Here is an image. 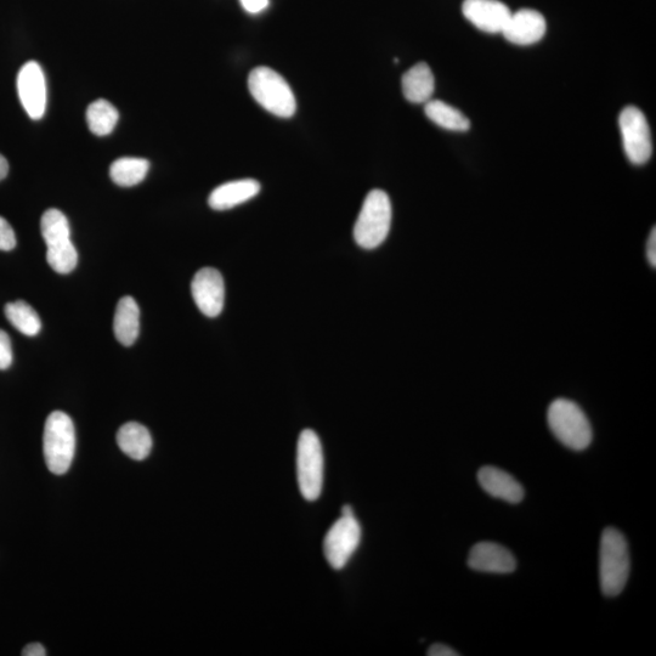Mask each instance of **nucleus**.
Returning <instances> with one entry per match:
<instances>
[{"mask_svg":"<svg viewBox=\"0 0 656 656\" xmlns=\"http://www.w3.org/2000/svg\"><path fill=\"white\" fill-rule=\"evenodd\" d=\"M631 569L629 545L618 529L607 528L599 550V581L604 596H619L629 580Z\"/></svg>","mask_w":656,"mask_h":656,"instance_id":"obj_1","label":"nucleus"},{"mask_svg":"<svg viewBox=\"0 0 656 656\" xmlns=\"http://www.w3.org/2000/svg\"><path fill=\"white\" fill-rule=\"evenodd\" d=\"M548 426L554 437L574 451H582L592 443L590 421L581 407L568 399H557L548 407Z\"/></svg>","mask_w":656,"mask_h":656,"instance_id":"obj_2","label":"nucleus"},{"mask_svg":"<svg viewBox=\"0 0 656 656\" xmlns=\"http://www.w3.org/2000/svg\"><path fill=\"white\" fill-rule=\"evenodd\" d=\"M45 463L50 472L64 475L69 472L76 452V431L71 417L54 411L45 422L43 435Z\"/></svg>","mask_w":656,"mask_h":656,"instance_id":"obj_3","label":"nucleus"},{"mask_svg":"<svg viewBox=\"0 0 656 656\" xmlns=\"http://www.w3.org/2000/svg\"><path fill=\"white\" fill-rule=\"evenodd\" d=\"M392 214V202L386 192L372 190L354 226L355 242L365 250L380 247L388 237Z\"/></svg>","mask_w":656,"mask_h":656,"instance_id":"obj_4","label":"nucleus"},{"mask_svg":"<svg viewBox=\"0 0 656 656\" xmlns=\"http://www.w3.org/2000/svg\"><path fill=\"white\" fill-rule=\"evenodd\" d=\"M248 88L257 101L273 115L290 118L296 113L297 101L286 79L269 67H257L248 77Z\"/></svg>","mask_w":656,"mask_h":656,"instance_id":"obj_5","label":"nucleus"},{"mask_svg":"<svg viewBox=\"0 0 656 656\" xmlns=\"http://www.w3.org/2000/svg\"><path fill=\"white\" fill-rule=\"evenodd\" d=\"M42 236L47 243L50 268L59 274H70L76 269L78 253L71 241L69 219L59 209H48L41 222Z\"/></svg>","mask_w":656,"mask_h":656,"instance_id":"obj_6","label":"nucleus"},{"mask_svg":"<svg viewBox=\"0 0 656 656\" xmlns=\"http://www.w3.org/2000/svg\"><path fill=\"white\" fill-rule=\"evenodd\" d=\"M325 458L319 435L304 429L297 445V478L299 490L307 501L319 499L324 486Z\"/></svg>","mask_w":656,"mask_h":656,"instance_id":"obj_7","label":"nucleus"},{"mask_svg":"<svg viewBox=\"0 0 656 656\" xmlns=\"http://www.w3.org/2000/svg\"><path fill=\"white\" fill-rule=\"evenodd\" d=\"M625 154L636 166L647 163L653 154L652 134L644 113L636 106H627L619 117Z\"/></svg>","mask_w":656,"mask_h":656,"instance_id":"obj_8","label":"nucleus"},{"mask_svg":"<svg viewBox=\"0 0 656 656\" xmlns=\"http://www.w3.org/2000/svg\"><path fill=\"white\" fill-rule=\"evenodd\" d=\"M361 531L355 516H342L331 529L327 531L324 540L326 561L335 570L346 568L350 558L358 550L361 541Z\"/></svg>","mask_w":656,"mask_h":656,"instance_id":"obj_9","label":"nucleus"},{"mask_svg":"<svg viewBox=\"0 0 656 656\" xmlns=\"http://www.w3.org/2000/svg\"><path fill=\"white\" fill-rule=\"evenodd\" d=\"M18 92L22 106L32 120H41L47 110V82L41 65L28 61L18 76Z\"/></svg>","mask_w":656,"mask_h":656,"instance_id":"obj_10","label":"nucleus"},{"mask_svg":"<svg viewBox=\"0 0 656 656\" xmlns=\"http://www.w3.org/2000/svg\"><path fill=\"white\" fill-rule=\"evenodd\" d=\"M191 293L197 308L208 318H217L225 302V284L217 269L203 268L197 271L191 282Z\"/></svg>","mask_w":656,"mask_h":656,"instance_id":"obj_11","label":"nucleus"},{"mask_svg":"<svg viewBox=\"0 0 656 656\" xmlns=\"http://www.w3.org/2000/svg\"><path fill=\"white\" fill-rule=\"evenodd\" d=\"M462 13L480 31L495 35L503 31L512 11L499 0H465Z\"/></svg>","mask_w":656,"mask_h":656,"instance_id":"obj_12","label":"nucleus"},{"mask_svg":"<svg viewBox=\"0 0 656 656\" xmlns=\"http://www.w3.org/2000/svg\"><path fill=\"white\" fill-rule=\"evenodd\" d=\"M468 567L480 573L510 574L517 569V561L506 547L484 541L472 547Z\"/></svg>","mask_w":656,"mask_h":656,"instance_id":"obj_13","label":"nucleus"},{"mask_svg":"<svg viewBox=\"0 0 656 656\" xmlns=\"http://www.w3.org/2000/svg\"><path fill=\"white\" fill-rule=\"evenodd\" d=\"M546 30L544 15L533 9H522L511 14L501 33L513 44L531 45L540 42Z\"/></svg>","mask_w":656,"mask_h":656,"instance_id":"obj_14","label":"nucleus"},{"mask_svg":"<svg viewBox=\"0 0 656 656\" xmlns=\"http://www.w3.org/2000/svg\"><path fill=\"white\" fill-rule=\"evenodd\" d=\"M478 482L485 492L495 499H500L512 505L522 502L524 488L516 478L502 469L492 466L480 468Z\"/></svg>","mask_w":656,"mask_h":656,"instance_id":"obj_15","label":"nucleus"},{"mask_svg":"<svg viewBox=\"0 0 656 656\" xmlns=\"http://www.w3.org/2000/svg\"><path fill=\"white\" fill-rule=\"evenodd\" d=\"M260 192V184L254 179L235 180L214 189L208 205L214 211H226L254 199Z\"/></svg>","mask_w":656,"mask_h":656,"instance_id":"obj_16","label":"nucleus"},{"mask_svg":"<svg viewBox=\"0 0 656 656\" xmlns=\"http://www.w3.org/2000/svg\"><path fill=\"white\" fill-rule=\"evenodd\" d=\"M403 93L410 103L424 104L432 99L435 79L431 67L426 62L411 67L401 79Z\"/></svg>","mask_w":656,"mask_h":656,"instance_id":"obj_17","label":"nucleus"},{"mask_svg":"<svg viewBox=\"0 0 656 656\" xmlns=\"http://www.w3.org/2000/svg\"><path fill=\"white\" fill-rule=\"evenodd\" d=\"M113 331L117 341L123 346H133L139 337L140 331V309L135 299L123 297L118 302L115 320H113Z\"/></svg>","mask_w":656,"mask_h":656,"instance_id":"obj_18","label":"nucleus"},{"mask_svg":"<svg viewBox=\"0 0 656 656\" xmlns=\"http://www.w3.org/2000/svg\"><path fill=\"white\" fill-rule=\"evenodd\" d=\"M117 444L128 457L143 461L152 450V438L147 428L137 422L124 424L117 433Z\"/></svg>","mask_w":656,"mask_h":656,"instance_id":"obj_19","label":"nucleus"},{"mask_svg":"<svg viewBox=\"0 0 656 656\" xmlns=\"http://www.w3.org/2000/svg\"><path fill=\"white\" fill-rule=\"evenodd\" d=\"M426 115L437 126L452 130V132H466L471 128V121L454 106L441 100H429L424 107Z\"/></svg>","mask_w":656,"mask_h":656,"instance_id":"obj_20","label":"nucleus"},{"mask_svg":"<svg viewBox=\"0 0 656 656\" xmlns=\"http://www.w3.org/2000/svg\"><path fill=\"white\" fill-rule=\"evenodd\" d=\"M150 163L144 158L122 157L112 163L110 175L113 183L123 188H130L143 182Z\"/></svg>","mask_w":656,"mask_h":656,"instance_id":"obj_21","label":"nucleus"},{"mask_svg":"<svg viewBox=\"0 0 656 656\" xmlns=\"http://www.w3.org/2000/svg\"><path fill=\"white\" fill-rule=\"evenodd\" d=\"M118 111L115 106L107 100H96L90 104L87 110V123L92 132L98 137H105L112 133L118 122Z\"/></svg>","mask_w":656,"mask_h":656,"instance_id":"obj_22","label":"nucleus"},{"mask_svg":"<svg viewBox=\"0 0 656 656\" xmlns=\"http://www.w3.org/2000/svg\"><path fill=\"white\" fill-rule=\"evenodd\" d=\"M4 311L10 324L25 336L35 337L41 332V318L30 304L24 301L9 303Z\"/></svg>","mask_w":656,"mask_h":656,"instance_id":"obj_23","label":"nucleus"},{"mask_svg":"<svg viewBox=\"0 0 656 656\" xmlns=\"http://www.w3.org/2000/svg\"><path fill=\"white\" fill-rule=\"evenodd\" d=\"M13 364V347L7 332L0 330V370H7Z\"/></svg>","mask_w":656,"mask_h":656,"instance_id":"obj_24","label":"nucleus"},{"mask_svg":"<svg viewBox=\"0 0 656 656\" xmlns=\"http://www.w3.org/2000/svg\"><path fill=\"white\" fill-rule=\"evenodd\" d=\"M16 247L14 229L4 218L0 217V251H11Z\"/></svg>","mask_w":656,"mask_h":656,"instance_id":"obj_25","label":"nucleus"},{"mask_svg":"<svg viewBox=\"0 0 656 656\" xmlns=\"http://www.w3.org/2000/svg\"><path fill=\"white\" fill-rule=\"evenodd\" d=\"M243 9L250 14H259L269 7V0H240Z\"/></svg>","mask_w":656,"mask_h":656,"instance_id":"obj_26","label":"nucleus"},{"mask_svg":"<svg viewBox=\"0 0 656 656\" xmlns=\"http://www.w3.org/2000/svg\"><path fill=\"white\" fill-rule=\"evenodd\" d=\"M429 656H458L460 653L456 652V650L445 646V644H433L431 648L428 649Z\"/></svg>","mask_w":656,"mask_h":656,"instance_id":"obj_27","label":"nucleus"},{"mask_svg":"<svg viewBox=\"0 0 656 656\" xmlns=\"http://www.w3.org/2000/svg\"><path fill=\"white\" fill-rule=\"evenodd\" d=\"M647 257L650 265L653 268L656 267V230L653 228L652 234L649 236L648 246H647Z\"/></svg>","mask_w":656,"mask_h":656,"instance_id":"obj_28","label":"nucleus"},{"mask_svg":"<svg viewBox=\"0 0 656 656\" xmlns=\"http://www.w3.org/2000/svg\"><path fill=\"white\" fill-rule=\"evenodd\" d=\"M21 654L24 656H45L47 652H45V648L41 643H31L22 650Z\"/></svg>","mask_w":656,"mask_h":656,"instance_id":"obj_29","label":"nucleus"},{"mask_svg":"<svg viewBox=\"0 0 656 656\" xmlns=\"http://www.w3.org/2000/svg\"><path fill=\"white\" fill-rule=\"evenodd\" d=\"M8 173H9V163L7 161V158H5L3 155H0V182H2L3 179L7 178Z\"/></svg>","mask_w":656,"mask_h":656,"instance_id":"obj_30","label":"nucleus"},{"mask_svg":"<svg viewBox=\"0 0 656 656\" xmlns=\"http://www.w3.org/2000/svg\"><path fill=\"white\" fill-rule=\"evenodd\" d=\"M342 516H355L353 508L346 505L342 508Z\"/></svg>","mask_w":656,"mask_h":656,"instance_id":"obj_31","label":"nucleus"}]
</instances>
